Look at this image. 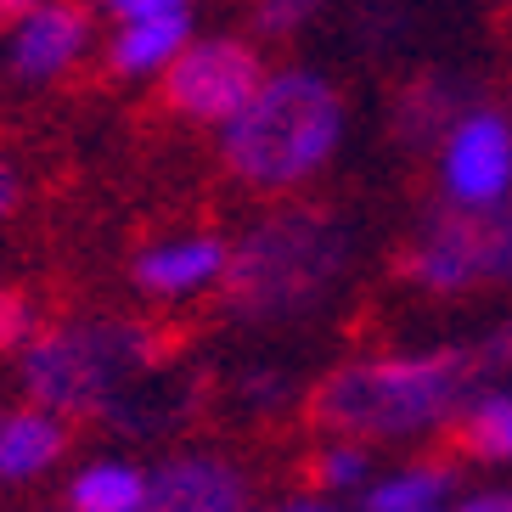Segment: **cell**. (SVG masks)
Returning <instances> with one entry per match:
<instances>
[{
    "mask_svg": "<svg viewBox=\"0 0 512 512\" xmlns=\"http://www.w3.org/2000/svg\"><path fill=\"white\" fill-rule=\"evenodd\" d=\"M479 355L467 349H428V355H377L349 361L321 377L310 417L332 439H406L456 422V411L473 400Z\"/></svg>",
    "mask_w": 512,
    "mask_h": 512,
    "instance_id": "1",
    "label": "cell"
},
{
    "mask_svg": "<svg viewBox=\"0 0 512 512\" xmlns=\"http://www.w3.org/2000/svg\"><path fill=\"white\" fill-rule=\"evenodd\" d=\"M349 271V231L327 209H276L265 214L242 248L231 254L226 276V310L237 321H293L327 299L338 276Z\"/></svg>",
    "mask_w": 512,
    "mask_h": 512,
    "instance_id": "2",
    "label": "cell"
},
{
    "mask_svg": "<svg viewBox=\"0 0 512 512\" xmlns=\"http://www.w3.org/2000/svg\"><path fill=\"white\" fill-rule=\"evenodd\" d=\"M344 141V96L310 68H282L226 124V169L254 192H293Z\"/></svg>",
    "mask_w": 512,
    "mask_h": 512,
    "instance_id": "3",
    "label": "cell"
},
{
    "mask_svg": "<svg viewBox=\"0 0 512 512\" xmlns=\"http://www.w3.org/2000/svg\"><path fill=\"white\" fill-rule=\"evenodd\" d=\"M158 361V338L136 321H68L23 344V389L57 417H113L124 383Z\"/></svg>",
    "mask_w": 512,
    "mask_h": 512,
    "instance_id": "4",
    "label": "cell"
},
{
    "mask_svg": "<svg viewBox=\"0 0 512 512\" xmlns=\"http://www.w3.org/2000/svg\"><path fill=\"white\" fill-rule=\"evenodd\" d=\"M265 62L248 40H192L164 74V102L197 124H231L265 85Z\"/></svg>",
    "mask_w": 512,
    "mask_h": 512,
    "instance_id": "5",
    "label": "cell"
},
{
    "mask_svg": "<svg viewBox=\"0 0 512 512\" xmlns=\"http://www.w3.org/2000/svg\"><path fill=\"white\" fill-rule=\"evenodd\" d=\"M445 192L456 209H496L512 197V124L490 107H473L451 124L445 158H439Z\"/></svg>",
    "mask_w": 512,
    "mask_h": 512,
    "instance_id": "6",
    "label": "cell"
},
{
    "mask_svg": "<svg viewBox=\"0 0 512 512\" xmlns=\"http://www.w3.org/2000/svg\"><path fill=\"white\" fill-rule=\"evenodd\" d=\"M91 12L79 0H40L23 23H12V46H6V68L29 85L68 74L85 51H91Z\"/></svg>",
    "mask_w": 512,
    "mask_h": 512,
    "instance_id": "7",
    "label": "cell"
},
{
    "mask_svg": "<svg viewBox=\"0 0 512 512\" xmlns=\"http://www.w3.org/2000/svg\"><path fill=\"white\" fill-rule=\"evenodd\" d=\"M400 276L428 293H467L479 287V226H473V209H439L422 220L417 242L400 259Z\"/></svg>",
    "mask_w": 512,
    "mask_h": 512,
    "instance_id": "8",
    "label": "cell"
},
{
    "mask_svg": "<svg viewBox=\"0 0 512 512\" xmlns=\"http://www.w3.org/2000/svg\"><path fill=\"white\" fill-rule=\"evenodd\" d=\"M248 479L220 456H175L147 479V512H242Z\"/></svg>",
    "mask_w": 512,
    "mask_h": 512,
    "instance_id": "9",
    "label": "cell"
},
{
    "mask_svg": "<svg viewBox=\"0 0 512 512\" xmlns=\"http://www.w3.org/2000/svg\"><path fill=\"white\" fill-rule=\"evenodd\" d=\"M231 265V248L220 237H175V242H152L136 259V282L158 299H181L197 287H214Z\"/></svg>",
    "mask_w": 512,
    "mask_h": 512,
    "instance_id": "10",
    "label": "cell"
},
{
    "mask_svg": "<svg viewBox=\"0 0 512 512\" xmlns=\"http://www.w3.org/2000/svg\"><path fill=\"white\" fill-rule=\"evenodd\" d=\"M68 445L57 411L46 406H23V411H0V484H29L40 479Z\"/></svg>",
    "mask_w": 512,
    "mask_h": 512,
    "instance_id": "11",
    "label": "cell"
},
{
    "mask_svg": "<svg viewBox=\"0 0 512 512\" xmlns=\"http://www.w3.org/2000/svg\"><path fill=\"white\" fill-rule=\"evenodd\" d=\"M192 46V17L186 12H164V17H130L113 46H107V68L119 79H141V74H169V62Z\"/></svg>",
    "mask_w": 512,
    "mask_h": 512,
    "instance_id": "12",
    "label": "cell"
},
{
    "mask_svg": "<svg viewBox=\"0 0 512 512\" xmlns=\"http://www.w3.org/2000/svg\"><path fill=\"white\" fill-rule=\"evenodd\" d=\"M456 445L479 462H512V389H479L456 411Z\"/></svg>",
    "mask_w": 512,
    "mask_h": 512,
    "instance_id": "13",
    "label": "cell"
},
{
    "mask_svg": "<svg viewBox=\"0 0 512 512\" xmlns=\"http://www.w3.org/2000/svg\"><path fill=\"white\" fill-rule=\"evenodd\" d=\"M74 512H147V473L130 462H96L68 484Z\"/></svg>",
    "mask_w": 512,
    "mask_h": 512,
    "instance_id": "14",
    "label": "cell"
},
{
    "mask_svg": "<svg viewBox=\"0 0 512 512\" xmlns=\"http://www.w3.org/2000/svg\"><path fill=\"white\" fill-rule=\"evenodd\" d=\"M451 467L439 462H417V467H400L389 473L383 484L366 490V512H434L439 501L451 496Z\"/></svg>",
    "mask_w": 512,
    "mask_h": 512,
    "instance_id": "15",
    "label": "cell"
},
{
    "mask_svg": "<svg viewBox=\"0 0 512 512\" xmlns=\"http://www.w3.org/2000/svg\"><path fill=\"white\" fill-rule=\"evenodd\" d=\"M400 136L411 141V147H434V141L451 136V124L462 119L456 113V91L445 85V79H417L406 96H400Z\"/></svg>",
    "mask_w": 512,
    "mask_h": 512,
    "instance_id": "16",
    "label": "cell"
},
{
    "mask_svg": "<svg viewBox=\"0 0 512 512\" xmlns=\"http://www.w3.org/2000/svg\"><path fill=\"white\" fill-rule=\"evenodd\" d=\"M479 226V282H512V197L496 209H473Z\"/></svg>",
    "mask_w": 512,
    "mask_h": 512,
    "instance_id": "17",
    "label": "cell"
},
{
    "mask_svg": "<svg viewBox=\"0 0 512 512\" xmlns=\"http://www.w3.org/2000/svg\"><path fill=\"white\" fill-rule=\"evenodd\" d=\"M316 484L321 490H355V484H366V473H372V456H366V445H355V439H327V451L316 456Z\"/></svg>",
    "mask_w": 512,
    "mask_h": 512,
    "instance_id": "18",
    "label": "cell"
},
{
    "mask_svg": "<svg viewBox=\"0 0 512 512\" xmlns=\"http://www.w3.org/2000/svg\"><path fill=\"white\" fill-rule=\"evenodd\" d=\"M40 332V310L23 287H0V349H23Z\"/></svg>",
    "mask_w": 512,
    "mask_h": 512,
    "instance_id": "19",
    "label": "cell"
},
{
    "mask_svg": "<svg viewBox=\"0 0 512 512\" xmlns=\"http://www.w3.org/2000/svg\"><path fill=\"white\" fill-rule=\"evenodd\" d=\"M316 6L321 0H259V29L265 34H293L299 23H310L316 17Z\"/></svg>",
    "mask_w": 512,
    "mask_h": 512,
    "instance_id": "20",
    "label": "cell"
},
{
    "mask_svg": "<svg viewBox=\"0 0 512 512\" xmlns=\"http://www.w3.org/2000/svg\"><path fill=\"white\" fill-rule=\"evenodd\" d=\"M282 394H287V383L276 372H254V377H242V400H248V406H282Z\"/></svg>",
    "mask_w": 512,
    "mask_h": 512,
    "instance_id": "21",
    "label": "cell"
},
{
    "mask_svg": "<svg viewBox=\"0 0 512 512\" xmlns=\"http://www.w3.org/2000/svg\"><path fill=\"white\" fill-rule=\"evenodd\" d=\"M113 6V17L119 23H130V17H164V12H186V0H107Z\"/></svg>",
    "mask_w": 512,
    "mask_h": 512,
    "instance_id": "22",
    "label": "cell"
},
{
    "mask_svg": "<svg viewBox=\"0 0 512 512\" xmlns=\"http://www.w3.org/2000/svg\"><path fill=\"white\" fill-rule=\"evenodd\" d=\"M456 512H512V496H501V490H490V496H473V501H462Z\"/></svg>",
    "mask_w": 512,
    "mask_h": 512,
    "instance_id": "23",
    "label": "cell"
},
{
    "mask_svg": "<svg viewBox=\"0 0 512 512\" xmlns=\"http://www.w3.org/2000/svg\"><path fill=\"white\" fill-rule=\"evenodd\" d=\"M12 203H17V175L6 169V158H0V220L12 214Z\"/></svg>",
    "mask_w": 512,
    "mask_h": 512,
    "instance_id": "24",
    "label": "cell"
},
{
    "mask_svg": "<svg viewBox=\"0 0 512 512\" xmlns=\"http://www.w3.org/2000/svg\"><path fill=\"white\" fill-rule=\"evenodd\" d=\"M34 6H40V0H0V17H6V23H23Z\"/></svg>",
    "mask_w": 512,
    "mask_h": 512,
    "instance_id": "25",
    "label": "cell"
},
{
    "mask_svg": "<svg viewBox=\"0 0 512 512\" xmlns=\"http://www.w3.org/2000/svg\"><path fill=\"white\" fill-rule=\"evenodd\" d=\"M282 512H332V507H321V501H293V507H282Z\"/></svg>",
    "mask_w": 512,
    "mask_h": 512,
    "instance_id": "26",
    "label": "cell"
}]
</instances>
